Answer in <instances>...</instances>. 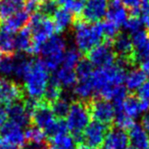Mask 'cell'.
<instances>
[{
  "instance_id": "f907efd6",
  "label": "cell",
  "mask_w": 149,
  "mask_h": 149,
  "mask_svg": "<svg viewBox=\"0 0 149 149\" xmlns=\"http://www.w3.org/2000/svg\"><path fill=\"white\" fill-rule=\"evenodd\" d=\"M1 57H2V53L0 52V59H1Z\"/></svg>"
},
{
  "instance_id": "7dc6e473",
  "label": "cell",
  "mask_w": 149,
  "mask_h": 149,
  "mask_svg": "<svg viewBox=\"0 0 149 149\" xmlns=\"http://www.w3.org/2000/svg\"><path fill=\"white\" fill-rule=\"evenodd\" d=\"M56 3H57L58 6H65L68 3H70L72 0H54Z\"/></svg>"
},
{
  "instance_id": "484cf974",
  "label": "cell",
  "mask_w": 149,
  "mask_h": 149,
  "mask_svg": "<svg viewBox=\"0 0 149 149\" xmlns=\"http://www.w3.org/2000/svg\"><path fill=\"white\" fill-rule=\"evenodd\" d=\"M33 41L29 28L25 27L15 35V50L32 54Z\"/></svg>"
},
{
  "instance_id": "d6986e66",
  "label": "cell",
  "mask_w": 149,
  "mask_h": 149,
  "mask_svg": "<svg viewBox=\"0 0 149 149\" xmlns=\"http://www.w3.org/2000/svg\"><path fill=\"white\" fill-rule=\"evenodd\" d=\"M30 15L31 13L26 10L25 8L21 9L17 13H13V15L7 17L6 19H4L2 25L0 26L3 27L4 29L8 30V31L13 32V33H15V32L21 31L22 29H24L29 25L30 17H31Z\"/></svg>"
},
{
  "instance_id": "cb8c5ba5",
  "label": "cell",
  "mask_w": 149,
  "mask_h": 149,
  "mask_svg": "<svg viewBox=\"0 0 149 149\" xmlns=\"http://www.w3.org/2000/svg\"><path fill=\"white\" fill-rule=\"evenodd\" d=\"M26 0H0V23L25 8Z\"/></svg>"
},
{
  "instance_id": "277c9868",
  "label": "cell",
  "mask_w": 149,
  "mask_h": 149,
  "mask_svg": "<svg viewBox=\"0 0 149 149\" xmlns=\"http://www.w3.org/2000/svg\"><path fill=\"white\" fill-rule=\"evenodd\" d=\"M28 28L31 32L32 41H33L32 54L40 53L43 44L48 39H50L55 32L53 21L51 19V17H45L36 11L30 17Z\"/></svg>"
},
{
  "instance_id": "f546056e",
  "label": "cell",
  "mask_w": 149,
  "mask_h": 149,
  "mask_svg": "<svg viewBox=\"0 0 149 149\" xmlns=\"http://www.w3.org/2000/svg\"><path fill=\"white\" fill-rule=\"evenodd\" d=\"M61 95H62L61 85L58 83L55 78L52 77L51 79H49V82L47 84V87H46L42 99L45 102H47L48 104H51L52 102L57 100Z\"/></svg>"
},
{
  "instance_id": "e0dca14e",
  "label": "cell",
  "mask_w": 149,
  "mask_h": 149,
  "mask_svg": "<svg viewBox=\"0 0 149 149\" xmlns=\"http://www.w3.org/2000/svg\"><path fill=\"white\" fill-rule=\"evenodd\" d=\"M6 112L9 120L17 124V126L22 127V128L29 127L31 124V116H30L29 111L27 110L23 101L15 102V103L8 105Z\"/></svg>"
},
{
  "instance_id": "d590c367",
  "label": "cell",
  "mask_w": 149,
  "mask_h": 149,
  "mask_svg": "<svg viewBox=\"0 0 149 149\" xmlns=\"http://www.w3.org/2000/svg\"><path fill=\"white\" fill-rule=\"evenodd\" d=\"M45 137L46 135L43 130L34 125L28 127L25 132V138L27 142H42V141H45Z\"/></svg>"
},
{
  "instance_id": "681fc988",
  "label": "cell",
  "mask_w": 149,
  "mask_h": 149,
  "mask_svg": "<svg viewBox=\"0 0 149 149\" xmlns=\"http://www.w3.org/2000/svg\"><path fill=\"white\" fill-rule=\"evenodd\" d=\"M78 149H93V148H90V147H87V146H85V145H79Z\"/></svg>"
},
{
  "instance_id": "ffe728a7",
  "label": "cell",
  "mask_w": 149,
  "mask_h": 149,
  "mask_svg": "<svg viewBox=\"0 0 149 149\" xmlns=\"http://www.w3.org/2000/svg\"><path fill=\"white\" fill-rule=\"evenodd\" d=\"M128 137L133 149H149V134L141 125H133L129 129Z\"/></svg>"
},
{
  "instance_id": "ab89813d",
  "label": "cell",
  "mask_w": 149,
  "mask_h": 149,
  "mask_svg": "<svg viewBox=\"0 0 149 149\" xmlns=\"http://www.w3.org/2000/svg\"><path fill=\"white\" fill-rule=\"evenodd\" d=\"M138 15L141 19V23L143 26H145L149 32V0H146L142 4L141 8L138 11Z\"/></svg>"
},
{
  "instance_id": "7402d4cb",
  "label": "cell",
  "mask_w": 149,
  "mask_h": 149,
  "mask_svg": "<svg viewBox=\"0 0 149 149\" xmlns=\"http://www.w3.org/2000/svg\"><path fill=\"white\" fill-rule=\"evenodd\" d=\"M48 143L49 149H78L79 147L77 141L68 133H63L52 137Z\"/></svg>"
},
{
  "instance_id": "6da1fadb",
  "label": "cell",
  "mask_w": 149,
  "mask_h": 149,
  "mask_svg": "<svg viewBox=\"0 0 149 149\" xmlns=\"http://www.w3.org/2000/svg\"><path fill=\"white\" fill-rule=\"evenodd\" d=\"M74 41L81 53L87 54L91 49L104 41L101 23H86L80 17H74Z\"/></svg>"
},
{
  "instance_id": "3957f363",
  "label": "cell",
  "mask_w": 149,
  "mask_h": 149,
  "mask_svg": "<svg viewBox=\"0 0 149 149\" xmlns=\"http://www.w3.org/2000/svg\"><path fill=\"white\" fill-rule=\"evenodd\" d=\"M49 82V70L41 59H32L24 78L25 91L34 99H42Z\"/></svg>"
},
{
  "instance_id": "44dd1931",
  "label": "cell",
  "mask_w": 149,
  "mask_h": 149,
  "mask_svg": "<svg viewBox=\"0 0 149 149\" xmlns=\"http://www.w3.org/2000/svg\"><path fill=\"white\" fill-rule=\"evenodd\" d=\"M53 24L56 33L64 32L70 25L74 24V17L70 10L64 7H58L57 10L53 15Z\"/></svg>"
},
{
  "instance_id": "b9f144b4",
  "label": "cell",
  "mask_w": 149,
  "mask_h": 149,
  "mask_svg": "<svg viewBox=\"0 0 149 149\" xmlns=\"http://www.w3.org/2000/svg\"><path fill=\"white\" fill-rule=\"evenodd\" d=\"M138 96L137 97L141 100H147L149 101V80L146 81L140 88L138 89Z\"/></svg>"
},
{
  "instance_id": "bcb514c9",
  "label": "cell",
  "mask_w": 149,
  "mask_h": 149,
  "mask_svg": "<svg viewBox=\"0 0 149 149\" xmlns=\"http://www.w3.org/2000/svg\"><path fill=\"white\" fill-rule=\"evenodd\" d=\"M0 149H21V148L17 147V146H15V145L8 144V143L4 142V141H2V144H1V146H0Z\"/></svg>"
},
{
  "instance_id": "f6af8a7d",
  "label": "cell",
  "mask_w": 149,
  "mask_h": 149,
  "mask_svg": "<svg viewBox=\"0 0 149 149\" xmlns=\"http://www.w3.org/2000/svg\"><path fill=\"white\" fill-rule=\"evenodd\" d=\"M6 118H7L6 109L0 104V126H2V125L6 122Z\"/></svg>"
},
{
  "instance_id": "60d3db41",
  "label": "cell",
  "mask_w": 149,
  "mask_h": 149,
  "mask_svg": "<svg viewBox=\"0 0 149 149\" xmlns=\"http://www.w3.org/2000/svg\"><path fill=\"white\" fill-rule=\"evenodd\" d=\"M22 149H49V143L47 141L42 142H26Z\"/></svg>"
},
{
  "instance_id": "4316f807",
  "label": "cell",
  "mask_w": 149,
  "mask_h": 149,
  "mask_svg": "<svg viewBox=\"0 0 149 149\" xmlns=\"http://www.w3.org/2000/svg\"><path fill=\"white\" fill-rule=\"evenodd\" d=\"M146 82V76L140 68H133L127 72L125 83L126 88L130 91H138V89Z\"/></svg>"
},
{
  "instance_id": "5b68a950",
  "label": "cell",
  "mask_w": 149,
  "mask_h": 149,
  "mask_svg": "<svg viewBox=\"0 0 149 149\" xmlns=\"http://www.w3.org/2000/svg\"><path fill=\"white\" fill-rule=\"evenodd\" d=\"M65 125L70 131L72 136L77 141L78 145L81 144V135L90 123V111L88 108L87 100H76L70 103L68 113L66 116Z\"/></svg>"
},
{
  "instance_id": "83f0119b",
  "label": "cell",
  "mask_w": 149,
  "mask_h": 149,
  "mask_svg": "<svg viewBox=\"0 0 149 149\" xmlns=\"http://www.w3.org/2000/svg\"><path fill=\"white\" fill-rule=\"evenodd\" d=\"M54 78L57 80V82L61 85V87L65 88L74 87L78 80L76 70L72 68H64V66H61L56 70Z\"/></svg>"
},
{
  "instance_id": "836d02e7",
  "label": "cell",
  "mask_w": 149,
  "mask_h": 149,
  "mask_svg": "<svg viewBox=\"0 0 149 149\" xmlns=\"http://www.w3.org/2000/svg\"><path fill=\"white\" fill-rule=\"evenodd\" d=\"M116 108V116H114V124L116 127L118 129H122V130H126V129H130L133 125L135 124L134 120L131 118L130 116H128L120 107H114Z\"/></svg>"
},
{
  "instance_id": "7c38bea8",
  "label": "cell",
  "mask_w": 149,
  "mask_h": 149,
  "mask_svg": "<svg viewBox=\"0 0 149 149\" xmlns=\"http://www.w3.org/2000/svg\"><path fill=\"white\" fill-rule=\"evenodd\" d=\"M56 120H57L54 118L50 104L45 102L43 99L40 100L38 105L31 113V123L34 126L43 130L44 133L47 132L55 124Z\"/></svg>"
},
{
  "instance_id": "4dcf8cb0",
  "label": "cell",
  "mask_w": 149,
  "mask_h": 149,
  "mask_svg": "<svg viewBox=\"0 0 149 149\" xmlns=\"http://www.w3.org/2000/svg\"><path fill=\"white\" fill-rule=\"evenodd\" d=\"M74 94L81 100H88L94 92V87L92 84L91 78L87 80H77V83L74 86Z\"/></svg>"
},
{
  "instance_id": "603a6c76",
  "label": "cell",
  "mask_w": 149,
  "mask_h": 149,
  "mask_svg": "<svg viewBox=\"0 0 149 149\" xmlns=\"http://www.w3.org/2000/svg\"><path fill=\"white\" fill-rule=\"evenodd\" d=\"M15 51V33L0 26V52L4 55H13Z\"/></svg>"
},
{
  "instance_id": "74e56055",
  "label": "cell",
  "mask_w": 149,
  "mask_h": 149,
  "mask_svg": "<svg viewBox=\"0 0 149 149\" xmlns=\"http://www.w3.org/2000/svg\"><path fill=\"white\" fill-rule=\"evenodd\" d=\"M58 7L59 6H58L57 3H56L54 0H46L43 3L38 5L37 11L41 13V15H45V17H50L51 15L53 17V15L55 13V11L57 10Z\"/></svg>"
},
{
  "instance_id": "f35d334b",
  "label": "cell",
  "mask_w": 149,
  "mask_h": 149,
  "mask_svg": "<svg viewBox=\"0 0 149 149\" xmlns=\"http://www.w3.org/2000/svg\"><path fill=\"white\" fill-rule=\"evenodd\" d=\"M141 27H142V23H141L140 17L134 15H131V17H129L124 24V28L126 29V31L131 33L132 35L136 32L140 31Z\"/></svg>"
},
{
  "instance_id": "e575fe53",
  "label": "cell",
  "mask_w": 149,
  "mask_h": 149,
  "mask_svg": "<svg viewBox=\"0 0 149 149\" xmlns=\"http://www.w3.org/2000/svg\"><path fill=\"white\" fill-rule=\"evenodd\" d=\"M101 28H102V33H103L104 42L110 44V42L113 41L114 38L118 36L120 27L116 26V24L111 23V22L105 21L103 23H101Z\"/></svg>"
},
{
  "instance_id": "9c48e42d",
  "label": "cell",
  "mask_w": 149,
  "mask_h": 149,
  "mask_svg": "<svg viewBox=\"0 0 149 149\" xmlns=\"http://www.w3.org/2000/svg\"><path fill=\"white\" fill-rule=\"evenodd\" d=\"M87 59L93 66L104 68L116 63V55L109 43H101L91 49L87 54Z\"/></svg>"
},
{
  "instance_id": "52a82bcc",
  "label": "cell",
  "mask_w": 149,
  "mask_h": 149,
  "mask_svg": "<svg viewBox=\"0 0 149 149\" xmlns=\"http://www.w3.org/2000/svg\"><path fill=\"white\" fill-rule=\"evenodd\" d=\"M90 116L94 120L99 122L103 125H110L114 120L116 108L114 105L108 100L103 98H92L87 100Z\"/></svg>"
},
{
  "instance_id": "1f68e13d",
  "label": "cell",
  "mask_w": 149,
  "mask_h": 149,
  "mask_svg": "<svg viewBox=\"0 0 149 149\" xmlns=\"http://www.w3.org/2000/svg\"><path fill=\"white\" fill-rule=\"evenodd\" d=\"M74 70H76V74H77L78 80L90 79L94 72L93 65H92V63L87 58H84V59L80 60V61L78 62L76 68H74Z\"/></svg>"
},
{
  "instance_id": "ac0fdd59",
  "label": "cell",
  "mask_w": 149,
  "mask_h": 149,
  "mask_svg": "<svg viewBox=\"0 0 149 149\" xmlns=\"http://www.w3.org/2000/svg\"><path fill=\"white\" fill-rule=\"evenodd\" d=\"M106 17L107 21L116 24L118 27L124 25L129 17V15L123 0H108Z\"/></svg>"
},
{
  "instance_id": "30bf717a",
  "label": "cell",
  "mask_w": 149,
  "mask_h": 149,
  "mask_svg": "<svg viewBox=\"0 0 149 149\" xmlns=\"http://www.w3.org/2000/svg\"><path fill=\"white\" fill-rule=\"evenodd\" d=\"M25 89L19 83L7 79H0V104L10 105L15 102L24 101Z\"/></svg>"
},
{
  "instance_id": "8fae6325",
  "label": "cell",
  "mask_w": 149,
  "mask_h": 149,
  "mask_svg": "<svg viewBox=\"0 0 149 149\" xmlns=\"http://www.w3.org/2000/svg\"><path fill=\"white\" fill-rule=\"evenodd\" d=\"M112 49L118 58V61L128 66L135 64L132 39L128 34L118 33L112 41Z\"/></svg>"
},
{
  "instance_id": "ba28073f",
  "label": "cell",
  "mask_w": 149,
  "mask_h": 149,
  "mask_svg": "<svg viewBox=\"0 0 149 149\" xmlns=\"http://www.w3.org/2000/svg\"><path fill=\"white\" fill-rule=\"evenodd\" d=\"M108 129L106 125L99 122H91L88 124L81 135V144L93 149H99L103 146L104 139Z\"/></svg>"
},
{
  "instance_id": "816d5d0a",
  "label": "cell",
  "mask_w": 149,
  "mask_h": 149,
  "mask_svg": "<svg viewBox=\"0 0 149 149\" xmlns=\"http://www.w3.org/2000/svg\"><path fill=\"white\" fill-rule=\"evenodd\" d=\"M127 149H133V148H127Z\"/></svg>"
},
{
  "instance_id": "8d00e7d4",
  "label": "cell",
  "mask_w": 149,
  "mask_h": 149,
  "mask_svg": "<svg viewBox=\"0 0 149 149\" xmlns=\"http://www.w3.org/2000/svg\"><path fill=\"white\" fill-rule=\"evenodd\" d=\"M15 72V54L4 55L0 59V74L3 76H10Z\"/></svg>"
},
{
  "instance_id": "ee69618b",
  "label": "cell",
  "mask_w": 149,
  "mask_h": 149,
  "mask_svg": "<svg viewBox=\"0 0 149 149\" xmlns=\"http://www.w3.org/2000/svg\"><path fill=\"white\" fill-rule=\"evenodd\" d=\"M141 126H142V128L149 134V111L145 112V114L142 116Z\"/></svg>"
},
{
  "instance_id": "4fadbf2b",
  "label": "cell",
  "mask_w": 149,
  "mask_h": 149,
  "mask_svg": "<svg viewBox=\"0 0 149 149\" xmlns=\"http://www.w3.org/2000/svg\"><path fill=\"white\" fill-rule=\"evenodd\" d=\"M108 0H86L80 19L86 23H99L106 17Z\"/></svg>"
},
{
  "instance_id": "9a60e30c",
  "label": "cell",
  "mask_w": 149,
  "mask_h": 149,
  "mask_svg": "<svg viewBox=\"0 0 149 149\" xmlns=\"http://www.w3.org/2000/svg\"><path fill=\"white\" fill-rule=\"evenodd\" d=\"M134 50V60L140 62L149 56V32L140 30L136 32L131 37Z\"/></svg>"
},
{
  "instance_id": "7a4b0ae2",
  "label": "cell",
  "mask_w": 149,
  "mask_h": 149,
  "mask_svg": "<svg viewBox=\"0 0 149 149\" xmlns=\"http://www.w3.org/2000/svg\"><path fill=\"white\" fill-rule=\"evenodd\" d=\"M127 68L128 65L118 61L108 68H98L94 70L91 77L94 91L98 92V94L101 96L110 88L123 85L128 72Z\"/></svg>"
},
{
  "instance_id": "5bb4252c",
  "label": "cell",
  "mask_w": 149,
  "mask_h": 149,
  "mask_svg": "<svg viewBox=\"0 0 149 149\" xmlns=\"http://www.w3.org/2000/svg\"><path fill=\"white\" fill-rule=\"evenodd\" d=\"M0 136L2 138V141L17 147H23L26 143L25 132L23 131V128L10 120L5 122L1 126Z\"/></svg>"
},
{
  "instance_id": "d4e9b609",
  "label": "cell",
  "mask_w": 149,
  "mask_h": 149,
  "mask_svg": "<svg viewBox=\"0 0 149 149\" xmlns=\"http://www.w3.org/2000/svg\"><path fill=\"white\" fill-rule=\"evenodd\" d=\"M114 107H120L127 116L133 120L138 118L142 113L140 99L136 96H127L120 105L114 106Z\"/></svg>"
},
{
  "instance_id": "8992f818",
  "label": "cell",
  "mask_w": 149,
  "mask_h": 149,
  "mask_svg": "<svg viewBox=\"0 0 149 149\" xmlns=\"http://www.w3.org/2000/svg\"><path fill=\"white\" fill-rule=\"evenodd\" d=\"M65 48V41L59 36H52L43 44L40 53L43 55V61L48 70H56L59 68L63 60Z\"/></svg>"
},
{
  "instance_id": "f1b7e54d",
  "label": "cell",
  "mask_w": 149,
  "mask_h": 149,
  "mask_svg": "<svg viewBox=\"0 0 149 149\" xmlns=\"http://www.w3.org/2000/svg\"><path fill=\"white\" fill-rule=\"evenodd\" d=\"M70 100L68 98L64 97L63 95H61L57 100H55L54 102H52L50 104V107L53 112V116L56 120H63V118H66L68 113V110L70 107Z\"/></svg>"
},
{
  "instance_id": "2e32d148",
  "label": "cell",
  "mask_w": 149,
  "mask_h": 149,
  "mask_svg": "<svg viewBox=\"0 0 149 149\" xmlns=\"http://www.w3.org/2000/svg\"><path fill=\"white\" fill-rule=\"evenodd\" d=\"M129 144L128 134L124 130L112 128L107 131L103 142V149H127Z\"/></svg>"
},
{
  "instance_id": "c3c4849f",
  "label": "cell",
  "mask_w": 149,
  "mask_h": 149,
  "mask_svg": "<svg viewBox=\"0 0 149 149\" xmlns=\"http://www.w3.org/2000/svg\"><path fill=\"white\" fill-rule=\"evenodd\" d=\"M27 1L34 3V4H36V5H39V4H41V3H43L44 1H46V0H27Z\"/></svg>"
},
{
  "instance_id": "7bdbcfd3",
  "label": "cell",
  "mask_w": 149,
  "mask_h": 149,
  "mask_svg": "<svg viewBox=\"0 0 149 149\" xmlns=\"http://www.w3.org/2000/svg\"><path fill=\"white\" fill-rule=\"evenodd\" d=\"M140 65H141V70L144 72L146 77L149 78V56L145 58V59L141 60Z\"/></svg>"
},
{
  "instance_id": "d6a6232c",
  "label": "cell",
  "mask_w": 149,
  "mask_h": 149,
  "mask_svg": "<svg viewBox=\"0 0 149 149\" xmlns=\"http://www.w3.org/2000/svg\"><path fill=\"white\" fill-rule=\"evenodd\" d=\"M80 60H81V52L76 48H70L64 52L63 60H62L61 64L64 68L74 70Z\"/></svg>"
}]
</instances>
